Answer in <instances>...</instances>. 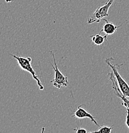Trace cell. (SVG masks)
Returning a JSON list of instances; mask_svg holds the SVG:
<instances>
[{
	"label": "cell",
	"instance_id": "7a4b0ae2",
	"mask_svg": "<svg viewBox=\"0 0 129 133\" xmlns=\"http://www.w3.org/2000/svg\"><path fill=\"white\" fill-rule=\"evenodd\" d=\"M10 55L17 60L18 65H19V66H20V68L22 70L28 72L29 73H30V74H32L33 78H34L36 81V82H37V85H38L39 89L41 90H44V86L42 85L41 80L39 78L38 76L36 74L34 68H33L32 65V58L31 57H29V56L24 58L23 57V56H19V55H12V54H10Z\"/></svg>",
	"mask_w": 129,
	"mask_h": 133
},
{
	"label": "cell",
	"instance_id": "277c9868",
	"mask_svg": "<svg viewBox=\"0 0 129 133\" xmlns=\"http://www.w3.org/2000/svg\"><path fill=\"white\" fill-rule=\"evenodd\" d=\"M115 0H108L107 2L102 6H100L97 8L93 13V16L90 17L88 19V21L87 23L89 24L94 23H100L103 18L109 16V8H110L112 3H114Z\"/></svg>",
	"mask_w": 129,
	"mask_h": 133
},
{
	"label": "cell",
	"instance_id": "5b68a950",
	"mask_svg": "<svg viewBox=\"0 0 129 133\" xmlns=\"http://www.w3.org/2000/svg\"><path fill=\"white\" fill-rule=\"evenodd\" d=\"M108 76H109V79H110L112 82V88H113L114 90V94H116L119 98H120V99L122 100V101H123V102L121 103L122 105H123L125 107L128 108L129 109V100L121 93L120 89H119L118 88V86L117 82L115 81V77H114L112 72L109 73V74H108Z\"/></svg>",
	"mask_w": 129,
	"mask_h": 133
},
{
	"label": "cell",
	"instance_id": "9c48e42d",
	"mask_svg": "<svg viewBox=\"0 0 129 133\" xmlns=\"http://www.w3.org/2000/svg\"><path fill=\"white\" fill-rule=\"evenodd\" d=\"M113 126L108 127V126H100L98 130L95 131H93L91 132H100V133H110L112 131Z\"/></svg>",
	"mask_w": 129,
	"mask_h": 133
},
{
	"label": "cell",
	"instance_id": "3957f363",
	"mask_svg": "<svg viewBox=\"0 0 129 133\" xmlns=\"http://www.w3.org/2000/svg\"><path fill=\"white\" fill-rule=\"evenodd\" d=\"M50 52L52 53L53 58L54 60V66L53 65H52V66L53 67V69L55 71V76L54 78L53 79L52 81H50L52 83L53 85L55 86L57 88L61 89V88H64V87H66L68 86L69 84V80L68 78L66 76H64L62 72L60 71L57 66V64L56 59H55V55L53 52V51H51Z\"/></svg>",
	"mask_w": 129,
	"mask_h": 133
},
{
	"label": "cell",
	"instance_id": "7c38bea8",
	"mask_svg": "<svg viewBox=\"0 0 129 133\" xmlns=\"http://www.w3.org/2000/svg\"><path fill=\"white\" fill-rule=\"evenodd\" d=\"M14 0H5V1H6L7 3H10V2H12Z\"/></svg>",
	"mask_w": 129,
	"mask_h": 133
},
{
	"label": "cell",
	"instance_id": "ba28073f",
	"mask_svg": "<svg viewBox=\"0 0 129 133\" xmlns=\"http://www.w3.org/2000/svg\"><path fill=\"white\" fill-rule=\"evenodd\" d=\"M107 35H105L103 36L100 34V33L93 35L91 37V41L95 45H102L104 42L107 41Z\"/></svg>",
	"mask_w": 129,
	"mask_h": 133
},
{
	"label": "cell",
	"instance_id": "8992f818",
	"mask_svg": "<svg viewBox=\"0 0 129 133\" xmlns=\"http://www.w3.org/2000/svg\"><path fill=\"white\" fill-rule=\"evenodd\" d=\"M72 116H75V117H76L77 118L79 119L85 118H89L96 125L98 126V127H100V125L98 124L96 120H95V118L94 117L91 113H89L88 111H87L85 109H84V108H82V106H79L77 108V110H76L75 111H73V113H72Z\"/></svg>",
	"mask_w": 129,
	"mask_h": 133
},
{
	"label": "cell",
	"instance_id": "8fae6325",
	"mask_svg": "<svg viewBox=\"0 0 129 133\" xmlns=\"http://www.w3.org/2000/svg\"><path fill=\"white\" fill-rule=\"evenodd\" d=\"M126 109H127V117H126L125 124H126V125H127V127H128V128L129 129V109L127 108H126Z\"/></svg>",
	"mask_w": 129,
	"mask_h": 133
},
{
	"label": "cell",
	"instance_id": "30bf717a",
	"mask_svg": "<svg viewBox=\"0 0 129 133\" xmlns=\"http://www.w3.org/2000/svg\"><path fill=\"white\" fill-rule=\"evenodd\" d=\"M74 131L77 133H87V131L85 129L79 127V126H77L76 128H75Z\"/></svg>",
	"mask_w": 129,
	"mask_h": 133
},
{
	"label": "cell",
	"instance_id": "52a82bcc",
	"mask_svg": "<svg viewBox=\"0 0 129 133\" xmlns=\"http://www.w3.org/2000/svg\"><path fill=\"white\" fill-rule=\"evenodd\" d=\"M105 21V24L103 26V28L102 29V32L105 33L106 35H113L117 31L118 29L120 28L121 26H116L112 22H109L107 20H104Z\"/></svg>",
	"mask_w": 129,
	"mask_h": 133
},
{
	"label": "cell",
	"instance_id": "6da1fadb",
	"mask_svg": "<svg viewBox=\"0 0 129 133\" xmlns=\"http://www.w3.org/2000/svg\"><path fill=\"white\" fill-rule=\"evenodd\" d=\"M112 59H114L112 58H107L105 62L108 66L111 68L114 77L116 79L118 86L121 93L126 97H129V85L119 73V69L121 65H120L118 64H112L111 63Z\"/></svg>",
	"mask_w": 129,
	"mask_h": 133
}]
</instances>
